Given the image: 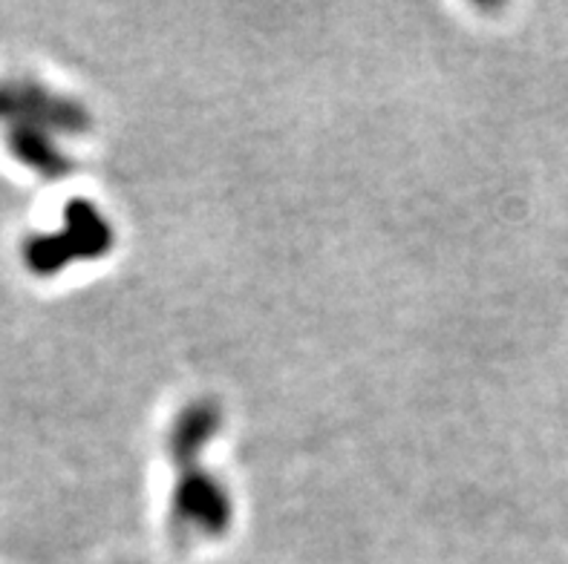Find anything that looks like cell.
<instances>
[{
    "instance_id": "cell-1",
    "label": "cell",
    "mask_w": 568,
    "mask_h": 564,
    "mask_svg": "<svg viewBox=\"0 0 568 564\" xmlns=\"http://www.w3.org/2000/svg\"><path fill=\"white\" fill-rule=\"evenodd\" d=\"M0 122H9L12 127H38L47 133H75L87 127V113L75 101L61 99L32 81H12L0 84Z\"/></svg>"
}]
</instances>
